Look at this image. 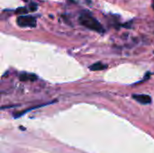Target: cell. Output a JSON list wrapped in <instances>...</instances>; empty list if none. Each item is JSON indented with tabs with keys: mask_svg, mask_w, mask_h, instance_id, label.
<instances>
[{
	"mask_svg": "<svg viewBox=\"0 0 154 153\" xmlns=\"http://www.w3.org/2000/svg\"><path fill=\"white\" fill-rule=\"evenodd\" d=\"M19 79L21 81H35L37 79V76L34 74H28V73H22L19 76Z\"/></svg>",
	"mask_w": 154,
	"mask_h": 153,
	"instance_id": "5b68a950",
	"label": "cell"
},
{
	"mask_svg": "<svg viewBox=\"0 0 154 153\" xmlns=\"http://www.w3.org/2000/svg\"><path fill=\"white\" fill-rule=\"evenodd\" d=\"M133 98L143 105H149L152 103V98L148 95H133Z\"/></svg>",
	"mask_w": 154,
	"mask_h": 153,
	"instance_id": "3957f363",
	"label": "cell"
},
{
	"mask_svg": "<svg viewBox=\"0 0 154 153\" xmlns=\"http://www.w3.org/2000/svg\"><path fill=\"white\" fill-rule=\"evenodd\" d=\"M29 10L30 11H35L36 9H37V5H35V4H31L30 5H29Z\"/></svg>",
	"mask_w": 154,
	"mask_h": 153,
	"instance_id": "ba28073f",
	"label": "cell"
},
{
	"mask_svg": "<svg viewBox=\"0 0 154 153\" xmlns=\"http://www.w3.org/2000/svg\"><path fill=\"white\" fill-rule=\"evenodd\" d=\"M27 12H28V10L26 9V7H19V8L15 11V13H16L17 14H19V15H23V14H26Z\"/></svg>",
	"mask_w": 154,
	"mask_h": 153,
	"instance_id": "52a82bcc",
	"label": "cell"
},
{
	"mask_svg": "<svg viewBox=\"0 0 154 153\" xmlns=\"http://www.w3.org/2000/svg\"><path fill=\"white\" fill-rule=\"evenodd\" d=\"M16 23L20 27L33 28L36 26V18L32 15H19L16 19Z\"/></svg>",
	"mask_w": 154,
	"mask_h": 153,
	"instance_id": "7a4b0ae2",
	"label": "cell"
},
{
	"mask_svg": "<svg viewBox=\"0 0 154 153\" xmlns=\"http://www.w3.org/2000/svg\"><path fill=\"white\" fill-rule=\"evenodd\" d=\"M52 103H55V101H53V102H50V103H47V104H43V105H40V106H33V107L27 108V109H26V110H24V111H22V112H19V113H15V114H14V118L21 117L22 115H25V114H26L27 112H29V111H32V110H33V109H36V108H39V107L46 106H48V105H51V104H52Z\"/></svg>",
	"mask_w": 154,
	"mask_h": 153,
	"instance_id": "277c9868",
	"label": "cell"
},
{
	"mask_svg": "<svg viewBox=\"0 0 154 153\" xmlns=\"http://www.w3.org/2000/svg\"><path fill=\"white\" fill-rule=\"evenodd\" d=\"M79 21L80 24L85 26L88 29H90L92 31H95L99 33H103L105 32L104 27L102 24L88 12H84L79 15Z\"/></svg>",
	"mask_w": 154,
	"mask_h": 153,
	"instance_id": "6da1fadb",
	"label": "cell"
},
{
	"mask_svg": "<svg viewBox=\"0 0 154 153\" xmlns=\"http://www.w3.org/2000/svg\"><path fill=\"white\" fill-rule=\"evenodd\" d=\"M106 65L103 64L102 62H97V63H94L92 64L90 67H89V69L92 70V71H99V70H103L105 69H106Z\"/></svg>",
	"mask_w": 154,
	"mask_h": 153,
	"instance_id": "8992f818",
	"label": "cell"
},
{
	"mask_svg": "<svg viewBox=\"0 0 154 153\" xmlns=\"http://www.w3.org/2000/svg\"><path fill=\"white\" fill-rule=\"evenodd\" d=\"M153 2H154V0H153ZM153 7H154V5H153Z\"/></svg>",
	"mask_w": 154,
	"mask_h": 153,
	"instance_id": "9c48e42d",
	"label": "cell"
}]
</instances>
